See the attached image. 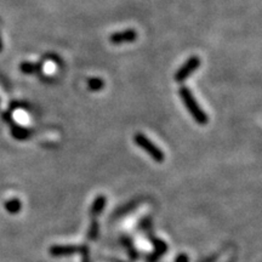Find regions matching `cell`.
Wrapping results in <instances>:
<instances>
[{
	"mask_svg": "<svg viewBox=\"0 0 262 262\" xmlns=\"http://www.w3.org/2000/svg\"><path fill=\"white\" fill-rule=\"evenodd\" d=\"M180 97H181L182 102L186 106L187 110H188L189 114L192 115L194 122L198 123L199 125L208 124L209 122L208 114L201 109L199 103L197 102V100L194 98L193 93L191 92V90H189L187 86H181V88H180Z\"/></svg>",
	"mask_w": 262,
	"mask_h": 262,
	"instance_id": "obj_1",
	"label": "cell"
},
{
	"mask_svg": "<svg viewBox=\"0 0 262 262\" xmlns=\"http://www.w3.org/2000/svg\"><path fill=\"white\" fill-rule=\"evenodd\" d=\"M134 142L139 146L142 151H145L151 158H152L154 162L157 163H163L165 159V155L163 153V151L158 147L157 145L152 142L147 136H145L143 134H135L134 135Z\"/></svg>",
	"mask_w": 262,
	"mask_h": 262,
	"instance_id": "obj_2",
	"label": "cell"
},
{
	"mask_svg": "<svg viewBox=\"0 0 262 262\" xmlns=\"http://www.w3.org/2000/svg\"><path fill=\"white\" fill-rule=\"evenodd\" d=\"M199 67H200V59H199V56H191L180 67L179 71L175 73L174 79L177 83H182V81L187 80Z\"/></svg>",
	"mask_w": 262,
	"mask_h": 262,
	"instance_id": "obj_3",
	"label": "cell"
},
{
	"mask_svg": "<svg viewBox=\"0 0 262 262\" xmlns=\"http://www.w3.org/2000/svg\"><path fill=\"white\" fill-rule=\"evenodd\" d=\"M138 38V32L134 30H125L122 32L113 33L109 37V42L113 45H122V44H129V43H134Z\"/></svg>",
	"mask_w": 262,
	"mask_h": 262,
	"instance_id": "obj_4",
	"label": "cell"
},
{
	"mask_svg": "<svg viewBox=\"0 0 262 262\" xmlns=\"http://www.w3.org/2000/svg\"><path fill=\"white\" fill-rule=\"evenodd\" d=\"M88 85L91 91H101L105 88V81L101 78H91L89 79Z\"/></svg>",
	"mask_w": 262,
	"mask_h": 262,
	"instance_id": "obj_5",
	"label": "cell"
},
{
	"mask_svg": "<svg viewBox=\"0 0 262 262\" xmlns=\"http://www.w3.org/2000/svg\"><path fill=\"white\" fill-rule=\"evenodd\" d=\"M21 69H22L23 73L26 74H32L34 73V72H37L38 69H39V66L38 64H33V63H22V66H21Z\"/></svg>",
	"mask_w": 262,
	"mask_h": 262,
	"instance_id": "obj_6",
	"label": "cell"
}]
</instances>
